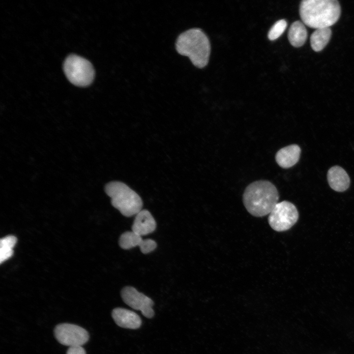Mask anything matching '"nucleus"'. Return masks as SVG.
Listing matches in <instances>:
<instances>
[{"mask_svg": "<svg viewBox=\"0 0 354 354\" xmlns=\"http://www.w3.org/2000/svg\"><path fill=\"white\" fill-rule=\"evenodd\" d=\"M341 7L336 0H304L299 7L300 18L309 27L329 28L339 19Z\"/></svg>", "mask_w": 354, "mask_h": 354, "instance_id": "nucleus-2", "label": "nucleus"}, {"mask_svg": "<svg viewBox=\"0 0 354 354\" xmlns=\"http://www.w3.org/2000/svg\"><path fill=\"white\" fill-rule=\"evenodd\" d=\"M307 37V32L304 24L299 21L294 22L288 32V39L291 44L299 47L304 44Z\"/></svg>", "mask_w": 354, "mask_h": 354, "instance_id": "nucleus-14", "label": "nucleus"}, {"mask_svg": "<svg viewBox=\"0 0 354 354\" xmlns=\"http://www.w3.org/2000/svg\"><path fill=\"white\" fill-rule=\"evenodd\" d=\"M327 177L330 187L336 191L343 192L349 187V176L340 166H335L330 168L328 171Z\"/></svg>", "mask_w": 354, "mask_h": 354, "instance_id": "nucleus-12", "label": "nucleus"}, {"mask_svg": "<svg viewBox=\"0 0 354 354\" xmlns=\"http://www.w3.org/2000/svg\"><path fill=\"white\" fill-rule=\"evenodd\" d=\"M301 149L297 145H291L279 149L276 154L275 160L283 168H289L295 165L299 160Z\"/></svg>", "mask_w": 354, "mask_h": 354, "instance_id": "nucleus-13", "label": "nucleus"}, {"mask_svg": "<svg viewBox=\"0 0 354 354\" xmlns=\"http://www.w3.org/2000/svg\"><path fill=\"white\" fill-rule=\"evenodd\" d=\"M112 317L116 324L122 328L136 329L142 324L140 316L134 311L127 309L115 308L112 312Z\"/></svg>", "mask_w": 354, "mask_h": 354, "instance_id": "nucleus-10", "label": "nucleus"}, {"mask_svg": "<svg viewBox=\"0 0 354 354\" xmlns=\"http://www.w3.org/2000/svg\"><path fill=\"white\" fill-rule=\"evenodd\" d=\"M111 198L112 205L122 215L131 217L142 210L143 202L140 196L126 184L120 181H111L105 187Z\"/></svg>", "mask_w": 354, "mask_h": 354, "instance_id": "nucleus-4", "label": "nucleus"}, {"mask_svg": "<svg viewBox=\"0 0 354 354\" xmlns=\"http://www.w3.org/2000/svg\"><path fill=\"white\" fill-rule=\"evenodd\" d=\"M66 354H86V352L82 346H73L69 347Z\"/></svg>", "mask_w": 354, "mask_h": 354, "instance_id": "nucleus-18", "label": "nucleus"}, {"mask_svg": "<svg viewBox=\"0 0 354 354\" xmlns=\"http://www.w3.org/2000/svg\"><path fill=\"white\" fill-rule=\"evenodd\" d=\"M331 30L329 28L317 29L310 37V44L316 52L322 50L327 45L331 37Z\"/></svg>", "mask_w": 354, "mask_h": 354, "instance_id": "nucleus-15", "label": "nucleus"}, {"mask_svg": "<svg viewBox=\"0 0 354 354\" xmlns=\"http://www.w3.org/2000/svg\"><path fill=\"white\" fill-rule=\"evenodd\" d=\"M287 26V22L284 19L277 21L268 32V39L270 40H274L277 39L284 32Z\"/></svg>", "mask_w": 354, "mask_h": 354, "instance_id": "nucleus-17", "label": "nucleus"}, {"mask_svg": "<svg viewBox=\"0 0 354 354\" xmlns=\"http://www.w3.org/2000/svg\"><path fill=\"white\" fill-rule=\"evenodd\" d=\"M63 69L69 81L77 86H87L94 79V70L92 64L77 55H70L66 58Z\"/></svg>", "mask_w": 354, "mask_h": 354, "instance_id": "nucleus-5", "label": "nucleus"}, {"mask_svg": "<svg viewBox=\"0 0 354 354\" xmlns=\"http://www.w3.org/2000/svg\"><path fill=\"white\" fill-rule=\"evenodd\" d=\"M175 46L177 52L188 57L196 67L202 68L207 64L210 44L201 29H191L181 33L177 38Z\"/></svg>", "mask_w": 354, "mask_h": 354, "instance_id": "nucleus-3", "label": "nucleus"}, {"mask_svg": "<svg viewBox=\"0 0 354 354\" xmlns=\"http://www.w3.org/2000/svg\"><path fill=\"white\" fill-rule=\"evenodd\" d=\"M54 332L56 339L60 344L69 347L82 346L89 339V334L85 329L71 324L57 325Z\"/></svg>", "mask_w": 354, "mask_h": 354, "instance_id": "nucleus-7", "label": "nucleus"}, {"mask_svg": "<svg viewBox=\"0 0 354 354\" xmlns=\"http://www.w3.org/2000/svg\"><path fill=\"white\" fill-rule=\"evenodd\" d=\"M298 218V213L295 205L284 201L276 205L269 214L268 221L272 229L283 232L290 229Z\"/></svg>", "mask_w": 354, "mask_h": 354, "instance_id": "nucleus-6", "label": "nucleus"}, {"mask_svg": "<svg viewBox=\"0 0 354 354\" xmlns=\"http://www.w3.org/2000/svg\"><path fill=\"white\" fill-rule=\"evenodd\" d=\"M276 187L269 181L258 180L250 183L243 195V202L252 215L262 217L269 214L278 203Z\"/></svg>", "mask_w": 354, "mask_h": 354, "instance_id": "nucleus-1", "label": "nucleus"}, {"mask_svg": "<svg viewBox=\"0 0 354 354\" xmlns=\"http://www.w3.org/2000/svg\"><path fill=\"white\" fill-rule=\"evenodd\" d=\"M156 228V221L150 212L148 210L142 209L136 215L132 231L143 236L152 233Z\"/></svg>", "mask_w": 354, "mask_h": 354, "instance_id": "nucleus-11", "label": "nucleus"}, {"mask_svg": "<svg viewBox=\"0 0 354 354\" xmlns=\"http://www.w3.org/2000/svg\"><path fill=\"white\" fill-rule=\"evenodd\" d=\"M121 296L125 303L135 310L140 311L146 318L150 319L154 316L153 300L135 288L124 287L121 291Z\"/></svg>", "mask_w": 354, "mask_h": 354, "instance_id": "nucleus-8", "label": "nucleus"}, {"mask_svg": "<svg viewBox=\"0 0 354 354\" xmlns=\"http://www.w3.org/2000/svg\"><path fill=\"white\" fill-rule=\"evenodd\" d=\"M118 243L120 247L125 250L138 246L141 252L145 254L150 253L157 247V243L154 240L143 239L142 236L133 231H126L122 234Z\"/></svg>", "mask_w": 354, "mask_h": 354, "instance_id": "nucleus-9", "label": "nucleus"}, {"mask_svg": "<svg viewBox=\"0 0 354 354\" xmlns=\"http://www.w3.org/2000/svg\"><path fill=\"white\" fill-rule=\"evenodd\" d=\"M17 242V238L14 236H7L0 240V263L10 258L13 253V248Z\"/></svg>", "mask_w": 354, "mask_h": 354, "instance_id": "nucleus-16", "label": "nucleus"}]
</instances>
